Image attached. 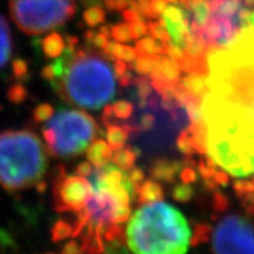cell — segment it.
I'll use <instances>...</instances> for the list:
<instances>
[{
	"label": "cell",
	"mask_w": 254,
	"mask_h": 254,
	"mask_svg": "<svg viewBox=\"0 0 254 254\" xmlns=\"http://www.w3.org/2000/svg\"><path fill=\"white\" fill-rule=\"evenodd\" d=\"M201 103L207 154L231 176L254 174V41L238 33L226 47L208 45Z\"/></svg>",
	"instance_id": "obj_1"
},
{
	"label": "cell",
	"mask_w": 254,
	"mask_h": 254,
	"mask_svg": "<svg viewBox=\"0 0 254 254\" xmlns=\"http://www.w3.org/2000/svg\"><path fill=\"white\" fill-rule=\"evenodd\" d=\"M52 87L66 103L84 110H99L113 99L116 73L99 53L80 49L74 51Z\"/></svg>",
	"instance_id": "obj_2"
},
{
	"label": "cell",
	"mask_w": 254,
	"mask_h": 254,
	"mask_svg": "<svg viewBox=\"0 0 254 254\" xmlns=\"http://www.w3.org/2000/svg\"><path fill=\"white\" fill-rule=\"evenodd\" d=\"M126 240L129 250L138 254H183L189 249L190 231L178 209L154 201L133 214Z\"/></svg>",
	"instance_id": "obj_3"
},
{
	"label": "cell",
	"mask_w": 254,
	"mask_h": 254,
	"mask_svg": "<svg viewBox=\"0 0 254 254\" xmlns=\"http://www.w3.org/2000/svg\"><path fill=\"white\" fill-rule=\"evenodd\" d=\"M47 165L46 148L36 133L27 129L0 133V186L7 192L37 185Z\"/></svg>",
	"instance_id": "obj_4"
},
{
	"label": "cell",
	"mask_w": 254,
	"mask_h": 254,
	"mask_svg": "<svg viewBox=\"0 0 254 254\" xmlns=\"http://www.w3.org/2000/svg\"><path fill=\"white\" fill-rule=\"evenodd\" d=\"M97 123L80 110H60L46 122L43 136L47 152L55 158L84 153L98 134Z\"/></svg>",
	"instance_id": "obj_5"
},
{
	"label": "cell",
	"mask_w": 254,
	"mask_h": 254,
	"mask_svg": "<svg viewBox=\"0 0 254 254\" xmlns=\"http://www.w3.org/2000/svg\"><path fill=\"white\" fill-rule=\"evenodd\" d=\"M8 5L12 20L30 36L63 26L77 12L74 0H9Z\"/></svg>",
	"instance_id": "obj_6"
},
{
	"label": "cell",
	"mask_w": 254,
	"mask_h": 254,
	"mask_svg": "<svg viewBox=\"0 0 254 254\" xmlns=\"http://www.w3.org/2000/svg\"><path fill=\"white\" fill-rule=\"evenodd\" d=\"M53 182V201L58 212H79L86 207L94 194V187L85 177L66 174L63 166Z\"/></svg>",
	"instance_id": "obj_7"
},
{
	"label": "cell",
	"mask_w": 254,
	"mask_h": 254,
	"mask_svg": "<svg viewBox=\"0 0 254 254\" xmlns=\"http://www.w3.org/2000/svg\"><path fill=\"white\" fill-rule=\"evenodd\" d=\"M215 253H254V226L245 219L228 215L213 234Z\"/></svg>",
	"instance_id": "obj_8"
},
{
	"label": "cell",
	"mask_w": 254,
	"mask_h": 254,
	"mask_svg": "<svg viewBox=\"0 0 254 254\" xmlns=\"http://www.w3.org/2000/svg\"><path fill=\"white\" fill-rule=\"evenodd\" d=\"M239 31L234 18L225 17L212 12L208 21L205 26L200 27L196 36L201 37L207 45L226 47L234 40Z\"/></svg>",
	"instance_id": "obj_9"
},
{
	"label": "cell",
	"mask_w": 254,
	"mask_h": 254,
	"mask_svg": "<svg viewBox=\"0 0 254 254\" xmlns=\"http://www.w3.org/2000/svg\"><path fill=\"white\" fill-rule=\"evenodd\" d=\"M151 80H158L174 85L180 81V67L176 62L164 55L155 57L154 67L150 73Z\"/></svg>",
	"instance_id": "obj_10"
},
{
	"label": "cell",
	"mask_w": 254,
	"mask_h": 254,
	"mask_svg": "<svg viewBox=\"0 0 254 254\" xmlns=\"http://www.w3.org/2000/svg\"><path fill=\"white\" fill-rule=\"evenodd\" d=\"M184 167H185L184 161H170L166 159H158L152 164L150 173L153 179L168 184L176 180L177 176L182 173Z\"/></svg>",
	"instance_id": "obj_11"
},
{
	"label": "cell",
	"mask_w": 254,
	"mask_h": 254,
	"mask_svg": "<svg viewBox=\"0 0 254 254\" xmlns=\"http://www.w3.org/2000/svg\"><path fill=\"white\" fill-rule=\"evenodd\" d=\"M86 157L95 168H101L110 164L112 159V148L104 139H94L87 147Z\"/></svg>",
	"instance_id": "obj_12"
},
{
	"label": "cell",
	"mask_w": 254,
	"mask_h": 254,
	"mask_svg": "<svg viewBox=\"0 0 254 254\" xmlns=\"http://www.w3.org/2000/svg\"><path fill=\"white\" fill-rule=\"evenodd\" d=\"M139 132L138 127L126 125V124H113V125H107L106 131V141L109 142L110 147L112 151H117L125 146L127 139H128L129 133Z\"/></svg>",
	"instance_id": "obj_13"
},
{
	"label": "cell",
	"mask_w": 254,
	"mask_h": 254,
	"mask_svg": "<svg viewBox=\"0 0 254 254\" xmlns=\"http://www.w3.org/2000/svg\"><path fill=\"white\" fill-rule=\"evenodd\" d=\"M182 82L190 94H193L200 100L204 99L205 95L209 92L207 75L199 74V73H187L186 77L183 78Z\"/></svg>",
	"instance_id": "obj_14"
},
{
	"label": "cell",
	"mask_w": 254,
	"mask_h": 254,
	"mask_svg": "<svg viewBox=\"0 0 254 254\" xmlns=\"http://www.w3.org/2000/svg\"><path fill=\"white\" fill-rule=\"evenodd\" d=\"M12 55L11 30L4 15L0 14V67H4Z\"/></svg>",
	"instance_id": "obj_15"
},
{
	"label": "cell",
	"mask_w": 254,
	"mask_h": 254,
	"mask_svg": "<svg viewBox=\"0 0 254 254\" xmlns=\"http://www.w3.org/2000/svg\"><path fill=\"white\" fill-rule=\"evenodd\" d=\"M65 40L57 32L47 34V36L41 40V49H43L44 55L47 58L57 59L60 57L65 51Z\"/></svg>",
	"instance_id": "obj_16"
},
{
	"label": "cell",
	"mask_w": 254,
	"mask_h": 254,
	"mask_svg": "<svg viewBox=\"0 0 254 254\" xmlns=\"http://www.w3.org/2000/svg\"><path fill=\"white\" fill-rule=\"evenodd\" d=\"M164 190L161 186L154 180H146L142 185L139 187L138 200L142 205L151 204L154 201H161L164 199Z\"/></svg>",
	"instance_id": "obj_17"
},
{
	"label": "cell",
	"mask_w": 254,
	"mask_h": 254,
	"mask_svg": "<svg viewBox=\"0 0 254 254\" xmlns=\"http://www.w3.org/2000/svg\"><path fill=\"white\" fill-rule=\"evenodd\" d=\"M138 154L139 151L136 148L134 150V148L127 146V147H123L120 150L114 151L111 161L116 166H118L123 172H128V171H131L134 167Z\"/></svg>",
	"instance_id": "obj_18"
},
{
	"label": "cell",
	"mask_w": 254,
	"mask_h": 254,
	"mask_svg": "<svg viewBox=\"0 0 254 254\" xmlns=\"http://www.w3.org/2000/svg\"><path fill=\"white\" fill-rule=\"evenodd\" d=\"M85 5L87 6V8L85 9L82 17L87 26L94 28L98 25L103 24L105 21V9L99 0H85Z\"/></svg>",
	"instance_id": "obj_19"
},
{
	"label": "cell",
	"mask_w": 254,
	"mask_h": 254,
	"mask_svg": "<svg viewBox=\"0 0 254 254\" xmlns=\"http://www.w3.org/2000/svg\"><path fill=\"white\" fill-rule=\"evenodd\" d=\"M135 50L138 52V56L148 55V56H155V55H165V46L161 41L154 39L153 37L150 38H142V39L136 41Z\"/></svg>",
	"instance_id": "obj_20"
},
{
	"label": "cell",
	"mask_w": 254,
	"mask_h": 254,
	"mask_svg": "<svg viewBox=\"0 0 254 254\" xmlns=\"http://www.w3.org/2000/svg\"><path fill=\"white\" fill-rule=\"evenodd\" d=\"M190 12L193 14V20L199 25L200 27L205 26L211 17V8L207 0H193Z\"/></svg>",
	"instance_id": "obj_21"
},
{
	"label": "cell",
	"mask_w": 254,
	"mask_h": 254,
	"mask_svg": "<svg viewBox=\"0 0 254 254\" xmlns=\"http://www.w3.org/2000/svg\"><path fill=\"white\" fill-rule=\"evenodd\" d=\"M113 56L114 58L122 59L126 63H134L138 58V52L131 46L123 45V43L113 41Z\"/></svg>",
	"instance_id": "obj_22"
},
{
	"label": "cell",
	"mask_w": 254,
	"mask_h": 254,
	"mask_svg": "<svg viewBox=\"0 0 254 254\" xmlns=\"http://www.w3.org/2000/svg\"><path fill=\"white\" fill-rule=\"evenodd\" d=\"M155 56H148V55H142L139 56L138 58L134 60L133 64V69L140 75H147L152 72V69L154 67L155 63Z\"/></svg>",
	"instance_id": "obj_23"
},
{
	"label": "cell",
	"mask_w": 254,
	"mask_h": 254,
	"mask_svg": "<svg viewBox=\"0 0 254 254\" xmlns=\"http://www.w3.org/2000/svg\"><path fill=\"white\" fill-rule=\"evenodd\" d=\"M212 228L211 226L205 224H199L195 226L194 234H193L192 238H190V246L196 247L199 246L200 244H205L209 240V234H211Z\"/></svg>",
	"instance_id": "obj_24"
},
{
	"label": "cell",
	"mask_w": 254,
	"mask_h": 254,
	"mask_svg": "<svg viewBox=\"0 0 254 254\" xmlns=\"http://www.w3.org/2000/svg\"><path fill=\"white\" fill-rule=\"evenodd\" d=\"M51 233H52L53 241H60L68 237H72L73 227L65 220H58L55 224V226L52 227Z\"/></svg>",
	"instance_id": "obj_25"
},
{
	"label": "cell",
	"mask_w": 254,
	"mask_h": 254,
	"mask_svg": "<svg viewBox=\"0 0 254 254\" xmlns=\"http://www.w3.org/2000/svg\"><path fill=\"white\" fill-rule=\"evenodd\" d=\"M111 37L113 40L118 41V43H129L133 40L131 36V31H129L128 23H119L112 25V34Z\"/></svg>",
	"instance_id": "obj_26"
},
{
	"label": "cell",
	"mask_w": 254,
	"mask_h": 254,
	"mask_svg": "<svg viewBox=\"0 0 254 254\" xmlns=\"http://www.w3.org/2000/svg\"><path fill=\"white\" fill-rule=\"evenodd\" d=\"M113 114L117 119L119 120H127L132 117L133 114V104L127 100H119L116 101L112 105Z\"/></svg>",
	"instance_id": "obj_27"
},
{
	"label": "cell",
	"mask_w": 254,
	"mask_h": 254,
	"mask_svg": "<svg viewBox=\"0 0 254 254\" xmlns=\"http://www.w3.org/2000/svg\"><path fill=\"white\" fill-rule=\"evenodd\" d=\"M172 196L174 200L179 202H189L194 196V190L189 184H180L172 190Z\"/></svg>",
	"instance_id": "obj_28"
},
{
	"label": "cell",
	"mask_w": 254,
	"mask_h": 254,
	"mask_svg": "<svg viewBox=\"0 0 254 254\" xmlns=\"http://www.w3.org/2000/svg\"><path fill=\"white\" fill-rule=\"evenodd\" d=\"M148 31H150L151 36L153 37L154 39L161 41V43H168L170 40H172L166 26H165L161 21L160 23L150 21V23H148Z\"/></svg>",
	"instance_id": "obj_29"
},
{
	"label": "cell",
	"mask_w": 254,
	"mask_h": 254,
	"mask_svg": "<svg viewBox=\"0 0 254 254\" xmlns=\"http://www.w3.org/2000/svg\"><path fill=\"white\" fill-rule=\"evenodd\" d=\"M55 109H53L52 105L44 103L33 110V120L38 124L46 123L55 116Z\"/></svg>",
	"instance_id": "obj_30"
},
{
	"label": "cell",
	"mask_w": 254,
	"mask_h": 254,
	"mask_svg": "<svg viewBox=\"0 0 254 254\" xmlns=\"http://www.w3.org/2000/svg\"><path fill=\"white\" fill-rule=\"evenodd\" d=\"M163 44L165 46V51H166V55L170 57L173 62H176L178 65H180L187 56L185 51L183 50V47L179 46L172 40H170L168 43H163Z\"/></svg>",
	"instance_id": "obj_31"
},
{
	"label": "cell",
	"mask_w": 254,
	"mask_h": 254,
	"mask_svg": "<svg viewBox=\"0 0 254 254\" xmlns=\"http://www.w3.org/2000/svg\"><path fill=\"white\" fill-rule=\"evenodd\" d=\"M133 85H135L136 88V95H138L139 100L141 99H148L152 95V87L151 82L148 81V79L141 75V77L133 79Z\"/></svg>",
	"instance_id": "obj_32"
},
{
	"label": "cell",
	"mask_w": 254,
	"mask_h": 254,
	"mask_svg": "<svg viewBox=\"0 0 254 254\" xmlns=\"http://www.w3.org/2000/svg\"><path fill=\"white\" fill-rule=\"evenodd\" d=\"M240 7L241 4L239 1H236V0H222L217 11L213 12V13L225 15V17L234 18Z\"/></svg>",
	"instance_id": "obj_33"
},
{
	"label": "cell",
	"mask_w": 254,
	"mask_h": 254,
	"mask_svg": "<svg viewBox=\"0 0 254 254\" xmlns=\"http://www.w3.org/2000/svg\"><path fill=\"white\" fill-rule=\"evenodd\" d=\"M177 146L178 148H179V151L182 152L183 154H185L186 157H190V155L195 153L194 148H193L192 144H190L189 128L184 129V131L179 134V136H178Z\"/></svg>",
	"instance_id": "obj_34"
},
{
	"label": "cell",
	"mask_w": 254,
	"mask_h": 254,
	"mask_svg": "<svg viewBox=\"0 0 254 254\" xmlns=\"http://www.w3.org/2000/svg\"><path fill=\"white\" fill-rule=\"evenodd\" d=\"M27 97V90L24 85L21 84H14L8 88L7 91V98L11 103L13 104H20L26 99Z\"/></svg>",
	"instance_id": "obj_35"
},
{
	"label": "cell",
	"mask_w": 254,
	"mask_h": 254,
	"mask_svg": "<svg viewBox=\"0 0 254 254\" xmlns=\"http://www.w3.org/2000/svg\"><path fill=\"white\" fill-rule=\"evenodd\" d=\"M131 218V208L127 206H118L111 212L110 222L111 224H123Z\"/></svg>",
	"instance_id": "obj_36"
},
{
	"label": "cell",
	"mask_w": 254,
	"mask_h": 254,
	"mask_svg": "<svg viewBox=\"0 0 254 254\" xmlns=\"http://www.w3.org/2000/svg\"><path fill=\"white\" fill-rule=\"evenodd\" d=\"M233 189L238 198L241 199L245 194L254 192V180H236L233 183Z\"/></svg>",
	"instance_id": "obj_37"
},
{
	"label": "cell",
	"mask_w": 254,
	"mask_h": 254,
	"mask_svg": "<svg viewBox=\"0 0 254 254\" xmlns=\"http://www.w3.org/2000/svg\"><path fill=\"white\" fill-rule=\"evenodd\" d=\"M230 206V200L224 193L220 190H214V196H213V209L218 213H222L225 212Z\"/></svg>",
	"instance_id": "obj_38"
},
{
	"label": "cell",
	"mask_w": 254,
	"mask_h": 254,
	"mask_svg": "<svg viewBox=\"0 0 254 254\" xmlns=\"http://www.w3.org/2000/svg\"><path fill=\"white\" fill-rule=\"evenodd\" d=\"M129 24V31H131V36L133 40L140 39L141 37L146 36L148 33V25L144 23V20L133 21Z\"/></svg>",
	"instance_id": "obj_39"
},
{
	"label": "cell",
	"mask_w": 254,
	"mask_h": 254,
	"mask_svg": "<svg viewBox=\"0 0 254 254\" xmlns=\"http://www.w3.org/2000/svg\"><path fill=\"white\" fill-rule=\"evenodd\" d=\"M12 69H13L15 78H24L26 77L28 73V65L24 59L17 58L12 63Z\"/></svg>",
	"instance_id": "obj_40"
},
{
	"label": "cell",
	"mask_w": 254,
	"mask_h": 254,
	"mask_svg": "<svg viewBox=\"0 0 254 254\" xmlns=\"http://www.w3.org/2000/svg\"><path fill=\"white\" fill-rule=\"evenodd\" d=\"M135 9L147 19H157L151 9V0H135Z\"/></svg>",
	"instance_id": "obj_41"
},
{
	"label": "cell",
	"mask_w": 254,
	"mask_h": 254,
	"mask_svg": "<svg viewBox=\"0 0 254 254\" xmlns=\"http://www.w3.org/2000/svg\"><path fill=\"white\" fill-rule=\"evenodd\" d=\"M155 126V117L152 113H144L140 119L139 132H148Z\"/></svg>",
	"instance_id": "obj_42"
},
{
	"label": "cell",
	"mask_w": 254,
	"mask_h": 254,
	"mask_svg": "<svg viewBox=\"0 0 254 254\" xmlns=\"http://www.w3.org/2000/svg\"><path fill=\"white\" fill-rule=\"evenodd\" d=\"M123 18L126 23H133V21L144 20V15H142L138 9L135 8H126L123 11Z\"/></svg>",
	"instance_id": "obj_43"
},
{
	"label": "cell",
	"mask_w": 254,
	"mask_h": 254,
	"mask_svg": "<svg viewBox=\"0 0 254 254\" xmlns=\"http://www.w3.org/2000/svg\"><path fill=\"white\" fill-rule=\"evenodd\" d=\"M128 178H129V180H131V183L134 185L135 189L139 190V187L141 186V183L144 182V179H145V174L140 170V168L133 167L132 170L129 171Z\"/></svg>",
	"instance_id": "obj_44"
},
{
	"label": "cell",
	"mask_w": 254,
	"mask_h": 254,
	"mask_svg": "<svg viewBox=\"0 0 254 254\" xmlns=\"http://www.w3.org/2000/svg\"><path fill=\"white\" fill-rule=\"evenodd\" d=\"M180 178L184 183L186 184H192L195 183L198 180V174L194 171V167L192 166H186L183 168L182 173H180Z\"/></svg>",
	"instance_id": "obj_45"
},
{
	"label": "cell",
	"mask_w": 254,
	"mask_h": 254,
	"mask_svg": "<svg viewBox=\"0 0 254 254\" xmlns=\"http://www.w3.org/2000/svg\"><path fill=\"white\" fill-rule=\"evenodd\" d=\"M94 170H93V165H92L90 161H84V163L79 164L77 168H75V173L80 177H90L93 174Z\"/></svg>",
	"instance_id": "obj_46"
},
{
	"label": "cell",
	"mask_w": 254,
	"mask_h": 254,
	"mask_svg": "<svg viewBox=\"0 0 254 254\" xmlns=\"http://www.w3.org/2000/svg\"><path fill=\"white\" fill-rule=\"evenodd\" d=\"M166 1L165 0H151V9L153 12L157 19L160 18V15L164 13L166 9Z\"/></svg>",
	"instance_id": "obj_47"
},
{
	"label": "cell",
	"mask_w": 254,
	"mask_h": 254,
	"mask_svg": "<svg viewBox=\"0 0 254 254\" xmlns=\"http://www.w3.org/2000/svg\"><path fill=\"white\" fill-rule=\"evenodd\" d=\"M198 170H199V174L202 177V179H207V178L214 177L215 172H217V171H215V168L207 166L205 163V160H200Z\"/></svg>",
	"instance_id": "obj_48"
},
{
	"label": "cell",
	"mask_w": 254,
	"mask_h": 254,
	"mask_svg": "<svg viewBox=\"0 0 254 254\" xmlns=\"http://www.w3.org/2000/svg\"><path fill=\"white\" fill-rule=\"evenodd\" d=\"M241 200H243V206L245 207L247 213L254 215V192L245 194L241 198Z\"/></svg>",
	"instance_id": "obj_49"
},
{
	"label": "cell",
	"mask_w": 254,
	"mask_h": 254,
	"mask_svg": "<svg viewBox=\"0 0 254 254\" xmlns=\"http://www.w3.org/2000/svg\"><path fill=\"white\" fill-rule=\"evenodd\" d=\"M109 37L105 36L104 33H101V32H98V33H95L94 36V39L92 41V44L95 47H98V49H105V47L107 46V44H109Z\"/></svg>",
	"instance_id": "obj_50"
},
{
	"label": "cell",
	"mask_w": 254,
	"mask_h": 254,
	"mask_svg": "<svg viewBox=\"0 0 254 254\" xmlns=\"http://www.w3.org/2000/svg\"><path fill=\"white\" fill-rule=\"evenodd\" d=\"M62 252L63 253H66V254L79 253V252H81V251H80V245H79L77 241L71 240V241H68V243H66L65 245H64Z\"/></svg>",
	"instance_id": "obj_51"
},
{
	"label": "cell",
	"mask_w": 254,
	"mask_h": 254,
	"mask_svg": "<svg viewBox=\"0 0 254 254\" xmlns=\"http://www.w3.org/2000/svg\"><path fill=\"white\" fill-rule=\"evenodd\" d=\"M127 68H128V66H127L126 62H124L122 59L116 60L113 64V71L116 73L117 78H119L120 75H123L124 73L127 71Z\"/></svg>",
	"instance_id": "obj_52"
},
{
	"label": "cell",
	"mask_w": 254,
	"mask_h": 254,
	"mask_svg": "<svg viewBox=\"0 0 254 254\" xmlns=\"http://www.w3.org/2000/svg\"><path fill=\"white\" fill-rule=\"evenodd\" d=\"M41 77L50 81L55 80L56 71H55V66H53V64H50V65H47L43 68V71H41Z\"/></svg>",
	"instance_id": "obj_53"
},
{
	"label": "cell",
	"mask_w": 254,
	"mask_h": 254,
	"mask_svg": "<svg viewBox=\"0 0 254 254\" xmlns=\"http://www.w3.org/2000/svg\"><path fill=\"white\" fill-rule=\"evenodd\" d=\"M133 79H134V78H133L132 73L128 72V71H126L123 75H120V77L118 78V80H119V84L122 85V86L126 87V86H128V85L132 84Z\"/></svg>",
	"instance_id": "obj_54"
},
{
	"label": "cell",
	"mask_w": 254,
	"mask_h": 254,
	"mask_svg": "<svg viewBox=\"0 0 254 254\" xmlns=\"http://www.w3.org/2000/svg\"><path fill=\"white\" fill-rule=\"evenodd\" d=\"M214 179L217 180L218 184H220L222 186H227L228 183H230V178L225 172H222V171H217L214 174Z\"/></svg>",
	"instance_id": "obj_55"
},
{
	"label": "cell",
	"mask_w": 254,
	"mask_h": 254,
	"mask_svg": "<svg viewBox=\"0 0 254 254\" xmlns=\"http://www.w3.org/2000/svg\"><path fill=\"white\" fill-rule=\"evenodd\" d=\"M131 0H114V11H124L129 6Z\"/></svg>",
	"instance_id": "obj_56"
},
{
	"label": "cell",
	"mask_w": 254,
	"mask_h": 254,
	"mask_svg": "<svg viewBox=\"0 0 254 254\" xmlns=\"http://www.w3.org/2000/svg\"><path fill=\"white\" fill-rule=\"evenodd\" d=\"M217 180L212 179V178H207V179H204V187L208 190H218Z\"/></svg>",
	"instance_id": "obj_57"
},
{
	"label": "cell",
	"mask_w": 254,
	"mask_h": 254,
	"mask_svg": "<svg viewBox=\"0 0 254 254\" xmlns=\"http://www.w3.org/2000/svg\"><path fill=\"white\" fill-rule=\"evenodd\" d=\"M95 33H97V32H95L94 30H92V28L91 30H87L86 32H85V40H86L87 43H92L94 39Z\"/></svg>",
	"instance_id": "obj_58"
},
{
	"label": "cell",
	"mask_w": 254,
	"mask_h": 254,
	"mask_svg": "<svg viewBox=\"0 0 254 254\" xmlns=\"http://www.w3.org/2000/svg\"><path fill=\"white\" fill-rule=\"evenodd\" d=\"M66 40H67V47H75V44L78 43L77 37L68 36L67 38H66Z\"/></svg>",
	"instance_id": "obj_59"
},
{
	"label": "cell",
	"mask_w": 254,
	"mask_h": 254,
	"mask_svg": "<svg viewBox=\"0 0 254 254\" xmlns=\"http://www.w3.org/2000/svg\"><path fill=\"white\" fill-rule=\"evenodd\" d=\"M36 186H37V190H39V192H40V193H43V192H44V190H45V187H46V183H45V182H43V180H40V182H39V183H38Z\"/></svg>",
	"instance_id": "obj_60"
},
{
	"label": "cell",
	"mask_w": 254,
	"mask_h": 254,
	"mask_svg": "<svg viewBox=\"0 0 254 254\" xmlns=\"http://www.w3.org/2000/svg\"><path fill=\"white\" fill-rule=\"evenodd\" d=\"M244 5L247 6V7H253L254 6V0H243Z\"/></svg>",
	"instance_id": "obj_61"
},
{
	"label": "cell",
	"mask_w": 254,
	"mask_h": 254,
	"mask_svg": "<svg viewBox=\"0 0 254 254\" xmlns=\"http://www.w3.org/2000/svg\"><path fill=\"white\" fill-rule=\"evenodd\" d=\"M165 1L171 2V4H178V1H179V0H165Z\"/></svg>",
	"instance_id": "obj_62"
}]
</instances>
